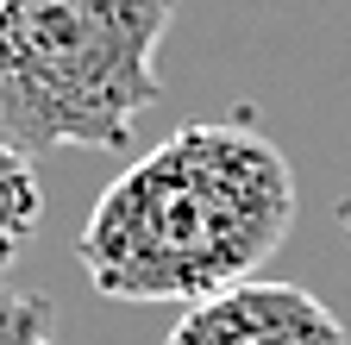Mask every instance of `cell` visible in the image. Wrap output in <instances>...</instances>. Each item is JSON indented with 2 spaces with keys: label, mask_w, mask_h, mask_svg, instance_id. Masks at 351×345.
<instances>
[{
  "label": "cell",
  "mask_w": 351,
  "mask_h": 345,
  "mask_svg": "<svg viewBox=\"0 0 351 345\" xmlns=\"http://www.w3.org/2000/svg\"><path fill=\"white\" fill-rule=\"evenodd\" d=\"M169 345H345V320L301 283H239L182 308Z\"/></svg>",
  "instance_id": "obj_3"
},
{
  "label": "cell",
  "mask_w": 351,
  "mask_h": 345,
  "mask_svg": "<svg viewBox=\"0 0 351 345\" xmlns=\"http://www.w3.org/2000/svg\"><path fill=\"white\" fill-rule=\"evenodd\" d=\"M0 345H57V314L44 295H7L0 301Z\"/></svg>",
  "instance_id": "obj_5"
},
{
  "label": "cell",
  "mask_w": 351,
  "mask_h": 345,
  "mask_svg": "<svg viewBox=\"0 0 351 345\" xmlns=\"http://www.w3.org/2000/svg\"><path fill=\"white\" fill-rule=\"evenodd\" d=\"M295 226L289 157L239 119H189L88 207L75 257L113 301H213L257 283Z\"/></svg>",
  "instance_id": "obj_1"
},
{
  "label": "cell",
  "mask_w": 351,
  "mask_h": 345,
  "mask_svg": "<svg viewBox=\"0 0 351 345\" xmlns=\"http://www.w3.org/2000/svg\"><path fill=\"white\" fill-rule=\"evenodd\" d=\"M38 213H44V189H38V169L19 145L0 139V270L32 245L38 233Z\"/></svg>",
  "instance_id": "obj_4"
},
{
  "label": "cell",
  "mask_w": 351,
  "mask_h": 345,
  "mask_svg": "<svg viewBox=\"0 0 351 345\" xmlns=\"http://www.w3.org/2000/svg\"><path fill=\"white\" fill-rule=\"evenodd\" d=\"M0 301H7V289H0Z\"/></svg>",
  "instance_id": "obj_6"
},
{
  "label": "cell",
  "mask_w": 351,
  "mask_h": 345,
  "mask_svg": "<svg viewBox=\"0 0 351 345\" xmlns=\"http://www.w3.org/2000/svg\"><path fill=\"white\" fill-rule=\"evenodd\" d=\"M176 0H0V139L25 157L113 151L157 107Z\"/></svg>",
  "instance_id": "obj_2"
}]
</instances>
